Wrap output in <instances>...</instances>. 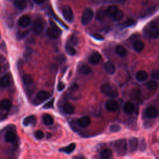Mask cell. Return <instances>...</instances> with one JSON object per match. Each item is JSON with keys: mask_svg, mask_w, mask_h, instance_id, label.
<instances>
[{"mask_svg": "<svg viewBox=\"0 0 159 159\" xmlns=\"http://www.w3.org/2000/svg\"><path fill=\"white\" fill-rule=\"evenodd\" d=\"M114 148L119 155H125L127 150V143L125 139H121L116 140L114 142Z\"/></svg>", "mask_w": 159, "mask_h": 159, "instance_id": "obj_1", "label": "cell"}, {"mask_svg": "<svg viewBox=\"0 0 159 159\" xmlns=\"http://www.w3.org/2000/svg\"><path fill=\"white\" fill-rule=\"evenodd\" d=\"M101 90L103 94L111 98H115L118 95L117 91L108 83L102 84L101 86Z\"/></svg>", "mask_w": 159, "mask_h": 159, "instance_id": "obj_2", "label": "cell"}, {"mask_svg": "<svg viewBox=\"0 0 159 159\" xmlns=\"http://www.w3.org/2000/svg\"><path fill=\"white\" fill-rule=\"evenodd\" d=\"M94 12L91 8H86L82 14L81 22L83 25H86L90 22L93 17Z\"/></svg>", "mask_w": 159, "mask_h": 159, "instance_id": "obj_3", "label": "cell"}, {"mask_svg": "<svg viewBox=\"0 0 159 159\" xmlns=\"http://www.w3.org/2000/svg\"><path fill=\"white\" fill-rule=\"evenodd\" d=\"M50 97V94L46 91H39L34 99V104L35 105H38L41 104Z\"/></svg>", "mask_w": 159, "mask_h": 159, "instance_id": "obj_4", "label": "cell"}, {"mask_svg": "<svg viewBox=\"0 0 159 159\" xmlns=\"http://www.w3.org/2000/svg\"><path fill=\"white\" fill-rule=\"evenodd\" d=\"M32 29L33 32L36 35L40 34L43 30V21L40 19H37L34 20L32 24Z\"/></svg>", "mask_w": 159, "mask_h": 159, "instance_id": "obj_5", "label": "cell"}, {"mask_svg": "<svg viewBox=\"0 0 159 159\" xmlns=\"http://www.w3.org/2000/svg\"><path fill=\"white\" fill-rule=\"evenodd\" d=\"M148 35L154 39H157L159 35V30H158V25L157 22H152L150 27L148 30Z\"/></svg>", "mask_w": 159, "mask_h": 159, "instance_id": "obj_6", "label": "cell"}, {"mask_svg": "<svg viewBox=\"0 0 159 159\" xmlns=\"http://www.w3.org/2000/svg\"><path fill=\"white\" fill-rule=\"evenodd\" d=\"M64 18L68 22H71L73 19V12L69 6H65L62 10Z\"/></svg>", "mask_w": 159, "mask_h": 159, "instance_id": "obj_7", "label": "cell"}, {"mask_svg": "<svg viewBox=\"0 0 159 159\" xmlns=\"http://www.w3.org/2000/svg\"><path fill=\"white\" fill-rule=\"evenodd\" d=\"M119 104L115 100H109L106 102L105 104V107L106 110L109 112H114L119 109Z\"/></svg>", "mask_w": 159, "mask_h": 159, "instance_id": "obj_8", "label": "cell"}, {"mask_svg": "<svg viewBox=\"0 0 159 159\" xmlns=\"http://www.w3.org/2000/svg\"><path fill=\"white\" fill-rule=\"evenodd\" d=\"M47 33L50 37L55 39L58 37L60 34V30L57 26L52 24V25L47 29Z\"/></svg>", "mask_w": 159, "mask_h": 159, "instance_id": "obj_9", "label": "cell"}, {"mask_svg": "<svg viewBox=\"0 0 159 159\" xmlns=\"http://www.w3.org/2000/svg\"><path fill=\"white\" fill-rule=\"evenodd\" d=\"M30 24V17L29 16L24 15L18 20V24L21 27H27Z\"/></svg>", "mask_w": 159, "mask_h": 159, "instance_id": "obj_10", "label": "cell"}, {"mask_svg": "<svg viewBox=\"0 0 159 159\" xmlns=\"http://www.w3.org/2000/svg\"><path fill=\"white\" fill-rule=\"evenodd\" d=\"M139 142L137 138L132 137L129 140V149L130 153L135 152L138 148Z\"/></svg>", "mask_w": 159, "mask_h": 159, "instance_id": "obj_11", "label": "cell"}, {"mask_svg": "<svg viewBox=\"0 0 159 159\" xmlns=\"http://www.w3.org/2000/svg\"><path fill=\"white\" fill-rule=\"evenodd\" d=\"M157 109L153 106L148 107L145 111V116L148 118H155L158 116Z\"/></svg>", "mask_w": 159, "mask_h": 159, "instance_id": "obj_12", "label": "cell"}, {"mask_svg": "<svg viewBox=\"0 0 159 159\" xmlns=\"http://www.w3.org/2000/svg\"><path fill=\"white\" fill-rule=\"evenodd\" d=\"M12 107V102L10 100L4 99L0 101V109L4 111L9 110Z\"/></svg>", "mask_w": 159, "mask_h": 159, "instance_id": "obj_13", "label": "cell"}, {"mask_svg": "<svg viewBox=\"0 0 159 159\" xmlns=\"http://www.w3.org/2000/svg\"><path fill=\"white\" fill-rule=\"evenodd\" d=\"M101 59V56L98 52H93L89 58V61L92 64H97Z\"/></svg>", "mask_w": 159, "mask_h": 159, "instance_id": "obj_14", "label": "cell"}, {"mask_svg": "<svg viewBox=\"0 0 159 159\" xmlns=\"http://www.w3.org/2000/svg\"><path fill=\"white\" fill-rule=\"evenodd\" d=\"M16 138V135L15 133L12 130H9L6 132L4 134V140L6 142L11 143L15 141Z\"/></svg>", "mask_w": 159, "mask_h": 159, "instance_id": "obj_15", "label": "cell"}, {"mask_svg": "<svg viewBox=\"0 0 159 159\" xmlns=\"http://www.w3.org/2000/svg\"><path fill=\"white\" fill-rule=\"evenodd\" d=\"M62 109L65 113L68 114H71L75 112L74 106L69 102L65 103L62 106Z\"/></svg>", "mask_w": 159, "mask_h": 159, "instance_id": "obj_16", "label": "cell"}, {"mask_svg": "<svg viewBox=\"0 0 159 159\" xmlns=\"http://www.w3.org/2000/svg\"><path fill=\"white\" fill-rule=\"evenodd\" d=\"M105 71L109 75H112L115 73L116 67L111 61H107L104 65Z\"/></svg>", "mask_w": 159, "mask_h": 159, "instance_id": "obj_17", "label": "cell"}, {"mask_svg": "<svg viewBox=\"0 0 159 159\" xmlns=\"http://www.w3.org/2000/svg\"><path fill=\"white\" fill-rule=\"evenodd\" d=\"M78 124L82 127H86L88 126L91 123V119L88 116H84L80 118L78 120Z\"/></svg>", "mask_w": 159, "mask_h": 159, "instance_id": "obj_18", "label": "cell"}, {"mask_svg": "<svg viewBox=\"0 0 159 159\" xmlns=\"http://www.w3.org/2000/svg\"><path fill=\"white\" fill-rule=\"evenodd\" d=\"M135 77L137 81H139V82H143L147 80L148 75L145 71L140 70L137 72Z\"/></svg>", "mask_w": 159, "mask_h": 159, "instance_id": "obj_19", "label": "cell"}, {"mask_svg": "<svg viewBox=\"0 0 159 159\" xmlns=\"http://www.w3.org/2000/svg\"><path fill=\"white\" fill-rule=\"evenodd\" d=\"M124 111L127 114H132L135 110V106L130 102H126L123 106Z\"/></svg>", "mask_w": 159, "mask_h": 159, "instance_id": "obj_20", "label": "cell"}, {"mask_svg": "<svg viewBox=\"0 0 159 159\" xmlns=\"http://www.w3.org/2000/svg\"><path fill=\"white\" fill-rule=\"evenodd\" d=\"M75 147H76V144L75 143H72L65 147L61 148L59 150V151L68 154V153H71V152H73L74 151V150L75 149Z\"/></svg>", "mask_w": 159, "mask_h": 159, "instance_id": "obj_21", "label": "cell"}, {"mask_svg": "<svg viewBox=\"0 0 159 159\" xmlns=\"http://www.w3.org/2000/svg\"><path fill=\"white\" fill-rule=\"evenodd\" d=\"M10 78L7 75H5L0 78V86L2 88L7 87L10 84Z\"/></svg>", "mask_w": 159, "mask_h": 159, "instance_id": "obj_22", "label": "cell"}, {"mask_svg": "<svg viewBox=\"0 0 159 159\" xmlns=\"http://www.w3.org/2000/svg\"><path fill=\"white\" fill-rule=\"evenodd\" d=\"M79 72L82 75H86L91 72V68L89 65L86 64H83L80 65L79 68Z\"/></svg>", "mask_w": 159, "mask_h": 159, "instance_id": "obj_23", "label": "cell"}, {"mask_svg": "<svg viewBox=\"0 0 159 159\" xmlns=\"http://www.w3.org/2000/svg\"><path fill=\"white\" fill-rule=\"evenodd\" d=\"M112 155V152L109 148L104 149L100 152V157L102 159H109L111 157Z\"/></svg>", "mask_w": 159, "mask_h": 159, "instance_id": "obj_24", "label": "cell"}, {"mask_svg": "<svg viewBox=\"0 0 159 159\" xmlns=\"http://www.w3.org/2000/svg\"><path fill=\"white\" fill-rule=\"evenodd\" d=\"M133 47L136 52H140L143 49L144 44L141 40H135L133 44Z\"/></svg>", "mask_w": 159, "mask_h": 159, "instance_id": "obj_25", "label": "cell"}, {"mask_svg": "<svg viewBox=\"0 0 159 159\" xmlns=\"http://www.w3.org/2000/svg\"><path fill=\"white\" fill-rule=\"evenodd\" d=\"M27 5L26 0H15L14 6L15 7L20 10L24 9Z\"/></svg>", "mask_w": 159, "mask_h": 159, "instance_id": "obj_26", "label": "cell"}, {"mask_svg": "<svg viewBox=\"0 0 159 159\" xmlns=\"http://www.w3.org/2000/svg\"><path fill=\"white\" fill-rule=\"evenodd\" d=\"M35 121V117L34 116H29L26 117L25 118H24V119L23 120L22 124L24 125L25 126H27L29 125L32 124H34Z\"/></svg>", "mask_w": 159, "mask_h": 159, "instance_id": "obj_27", "label": "cell"}, {"mask_svg": "<svg viewBox=\"0 0 159 159\" xmlns=\"http://www.w3.org/2000/svg\"><path fill=\"white\" fill-rule=\"evenodd\" d=\"M43 122L45 125H50L53 124V119L50 114H46L43 116Z\"/></svg>", "mask_w": 159, "mask_h": 159, "instance_id": "obj_28", "label": "cell"}, {"mask_svg": "<svg viewBox=\"0 0 159 159\" xmlns=\"http://www.w3.org/2000/svg\"><path fill=\"white\" fill-rule=\"evenodd\" d=\"M118 8L116 6H109L106 11V14L111 17H112L114 14L118 11Z\"/></svg>", "mask_w": 159, "mask_h": 159, "instance_id": "obj_29", "label": "cell"}, {"mask_svg": "<svg viewBox=\"0 0 159 159\" xmlns=\"http://www.w3.org/2000/svg\"><path fill=\"white\" fill-rule=\"evenodd\" d=\"M116 52L117 53V54L122 57H125L127 53V51L125 50V48L122 46V45H118L116 47Z\"/></svg>", "mask_w": 159, "mask_h": 159, "instance_id": "obj_30", "label": "cell"}, {"mask_svg": "<svg viewBox=\"0 0 159 159\" xmlns=\"http://www.w3.org/2000/svg\"><path fill=\"white\" fill-rule=\"evenodd\" d=\"M146 86L149 90L153 91V90H155L158 88V83L157 81H155L154 80H152V81H148L146 84Z\"/></svg>", "mask_w": 159, "mask_h": 159, "instance_id": "obj_31", "label": "cell"}, {"mask_svg": "<svg viewBox=\"0 0 159 159\" xmlns=\"http://www.w3.org/2000/svg\"><path fill=\"white\" fill-rule=\"evenodd\" d=\"M22 80H23L24 84L26 86H29L32 83V78L29 74L24 75V76L22 77Z\"/></svg>", "mask_w": 159, "mask_h": 159, "instance_id": "obj_32", "label": "cell"}, {"mask_svg": "<svg viewBox=\"0 0 159 159\" xmlns=\"http://www.w3.org/2000/svg\"><path fill=\"white\" fill-rule=\"evenodd\" d=\"M123 16H124L123 12H122L121 11L118 10V11L114 14V16L112 17V19H113L114 21L119 22V21H120V20L123 18Z\"/></svg>", "mask_w": 159, "mask_h": 159, "instance_id": "obj_33", "label": "cell"}, {"mask_svg": "<svg viewBox=\"0 0 159 159\" xmlns=\"http://www.w3.org/2000/svg\"><path fill=\"white\" fill-rule=\"evenodd\" d=\"M65 48H66V52L68 53V54H69L70 55H71V56H73L76 54V50L73 47H71V45H66V47H65Z\"/></svg>", "mask_w": 159, "mask_h": 159, "instance_id": "obj_34", "label": "cell"}, {"mask_svg": "<svg viewBox=\"0 0 159 159\" xmlns=\"http://www.w3.org/2000/svg\"><path fill=\"white\" fill-rule=\"evenodd\" d=\"M140 96V91L138 89H134L131 93V97L132 99L136 100Z\"/></svg>", "mask_w": 159, "mask_h": 159, "instance_id": "obj_35", "label": "cell"}, {"mask_svg": "<svg viewBox=\"0 0 159 159\" xmlns=\"http://www.w3.org/2000/svg\"><path fill=\"white\" fill-rule=\"evenodd\" d=\"M120 126L118 124H112L111 126H110V130L112 132H119L120 130Z\"/></svg>", "mask_w": 159, "mask_h": 159, "instance_id": "obj_36", "label": "cell"}, {"mask_svg": "<svg viewBox=\"0 0 159 159\" xmlns=\"http://www.w3.org/2000/svg\"><path fill=\"white\" fill-rule=\"evenodd\" d=\"M105 14H106V12H104V11H103V10L99 11L97 12V14H96L97 19L99 20H103L104 19V17H105Z\"/></svg>", "mask_w": 159, "mask_h": 159, "instance_id": "obj_37", "label": "cell"}, {"mask_svg": "<svg viewBox=\"0 0 159 159\" xmlns=\"http://www.w3.org/2000/svg\"><path fill=\"white\" fill-rule=\"evenodd\" d=\"M134 24V20L132 19H128L122 24V26L123 27H126L131 26Z\"/></svg>", "mask_w": 159, "mask_h": 159, "instance_id": "obj_38", "label": "cell"}, {"mask_svg": "<svg viewBox=\"0 0 159 159\" xmlns=\"http://www.w3.org/2000/svg\"><path fill=\"white\" fill-rule=\"evenodd\" d=\"M34 135L37 139H42L44 137V133L42 130H37L34 133Z\"/></svg>", "mask_w": 159, "mask_h": 159, "instance_id": "obj_39", "label": "cell"}, {"mask_svg": "<svg viewBox=\"0 0 159 159\" xmlns=\"http://www.w3.org/2000/svg\"><path fill=\"white\" fill-rule=\"evenodd\" d=\"M140 147H139V148L141 151H144L146 148V147H147V144H146V142H145V140L144 139H142L140 143Z\"/></svg>", "mask_w": 159, "mask_h": 159, "instance_id": "obj_40", "label": "cell"}, {"mask_svg": "<svg viewBox=\"0 0 159 159\" xmlns=\"http://www.w3.org/2000/svg\"><path fill=\"white\" fill-rule=\"evenodd\" d=\"M53 102H54V99H51L50 101H48V102H47L44 106H43V108L45 109H49L53 107Z\"/></svg>", "mask_w": 159, "mask_h": 159, "instance_id": "obj_41", "label": "cell"}, {"mask_svg": "<svg viewBox=\"0 0 159 159\" xmlns=\"http://www.w3.org/2000/svg\"><path fill=\"white\" fill-rule=\"evenodd\" d=\"M152 77L154 79L158 80L159 79V72L158 70H155L152 73Z\"/></svg>", "mask_w": 159, "mask_h": 159, "instance_id": "obj_42", "label": "cell"}, {"mask_svg": "<svg viewBox=\"0 0 159 159\" xmlns=\"http://www.w3.org/2000/svg\"><path fill=\"white\" fill-rule=\"evenodd\" d=\"M93 37L94 38H95L96 39H97V40H104V37L102 35H101L99 34H95L93 35Z\"/></svg>", "mask_w": 159, "mask_h": 159, "instance_id": "obj_43", "label": "cell"}, {"mask_svg": "<svg viewBox=\"0 0 159 159\" xmlns=\"http://www.w3.org/2000/svg\"><path fill=\"white\" fill-rule=\"evenodd\" d=\"M65 88V84L63 83L62 82H60L58 84V86H57V88H58V91H62Z\"/></svg>", "mask_w": 159, "mask_h": 159, "instance_id": "obj_44", "label": "cell"}, {"mask_svg": "<svg viewBox=\"0 0 159 159\" xmlns=\"http://www.w3.org/2000/svg\"><path fill=\"white\" fill-rule=\"evenodd\" d=\"M70 40H71V42L73 45H76L77 43V42H78V39H77V38L76 37H71Z\"/></svg>", "mask_w": 159, "mask_h": 159, "instance_id": "obj_45", "label": "cell"}, {"mask_svg": "<svg viewBox=\"0 0 159 159\" xmlns=\"http://www.w3.org/2000/svg\"><path fill=\"white\" fill-rule=\"evenodd\" d=\"M73 159H86L84 157H83L82 155H77V156H75L74 157H73Z\"/></svg>", "mask_w": 159, "mask_h": 159, "instance_id": "obj_46", "label": "cell"}, {"mask_svg": "<svg viewBox=\"0 0 159 159\" xmlns=\"http://www.w3.org/2000/svg\"><path fill=\"white\" fill-rule=\"evenodd\" d=\"M34 2H35L36 4H42L43 3L45 0H33Z\"/></svg>", "mask_w": 159, "mask_h": 159, "instance_id": "obj_47", "label": "cell"}, {"mask_svg": "<svg viewBox=\"0 0 159 159\" xmlns=\"http://www.w3.org/2000/svg\"><path fill=\"white\" fill-rule=\"evenodd\" d=\"M1 66H0V72H1Z\"/></svg>", "mask_w": 159, "mask_h": 159, "instance_id": "obj_48", "label": "cell"}]
</instances>
